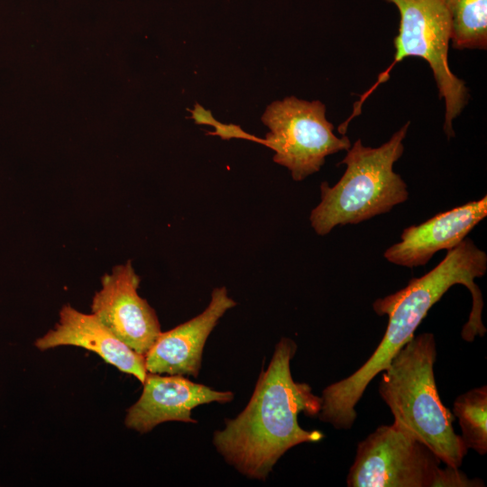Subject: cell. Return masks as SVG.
<instances>
[{
  "label": "cell",
  "mask_w": 487,
  "mask_h": 487,
  "mask_svg": "<svg viewBox=\"0 0 487 487\" xmlns=\"http://www.w3.org/2000/svg\"><path fill=\"white\" fill-rule=\"evenodd\" d=\"M235 306L225 287L214 289L211 300L202 313L161 333L144 355L147 372L197 378L207 337L224 314Z\"/></svg>",
  "instance_id": "30bf717a"
},
{
  "label": "cell",
  "mask_w": 487,
  "mask_h": 487,
  "mask_svg": "<svg viewBox=\"0 0 487 487\" xmlns=\"http://www.w3.org/2000/svg\"><path fill=\"white\" fill-rule=\"evenodd\" d=\"M487 271V254L473 240L465 238L447 250L445 258L430 271L414 278L399 291L376 299L372 308L389 317L385 334L369 359L351 375L326 386L321 395L318 418L336 429H350L355 419V406L372 380L381 373L395 354L414 336L429 309L454 285L462 284L472 295V309L462 329L464 340L483 336V299L474 282Z\"/></svg>",
  "instance_id": "6da1fadb"
},
{
  "label": "cell",
  "mask_w": 487,
  "mask_h": 487,
  "mask_svg": "<svg viewBox=\"0 0 487 487\" xmlns=\"http://www.w3.org/2000/svg\"><path fill=\"white\" fill-rule=\"evenodd\" d=\"M409 124L377 148L366 147L358 139L346 151L339 162L346 166L344 175L332 187L321 183V201L311 211L310 224L317 234L385 214L408 199L407 184L393 165L403 154Z\"/></svg>",
  "instance_id": "277c9868"
},
{
  "label": "cell",
  "mask_w": 487,
  "mask_h": 487,
  "mask_svg": "<svg viewBox=\"0 0 487 487\" xmlns=\"http://www.w3.org/2000/svg\"><path fill=\"white\" fill-rule=\"evenodd\" d=\"M139 284L131 261L115 266L102 277L91 310L117 338L145 355L161 330L155 310L137 292Z\"/></svg>",
  "instance_id": "ba28073f"
},
{
  "label": "cell",
  "mask_w": 487,
  "mask_h": 487,
  "mask_svg": "<svg viewBox=\"0 0 487 487\" xmlns=\"http://www.w3.org/2000/svg\"><path fill=\"white\" fill-rule=\"evenodd\" d=\"M400 13L398 35L393 43L395 55L391 65L381 73L376 83L354 103L352 115L338 130L345 133L348 124L360 114L368 96L389 78L392 68L408 57L425 60L433 73L439 98L445 100L444 131L448 138L455 136L453 121L462 113L469 99L464 81L450 69L448 49L450 20L443 0H386Z\"/></svg>",
  "instance_id": "8992f818"
},
{
  "label": "cell",
  "mask_w": 487,
  "mask_h": 487,
  "mask_svg": "<svg viewBox=\"0 0 487 487\" xmlns=\"http://www.w3.org/2000/svg\"><path fill=\"white\" fill-rule=\"evenodd\" d=\"M296 351V343L282 337L246 407L213 434L219 455L248 478L264 481L288 450L325 437L321 431L306 430L299 424L301 412L317 416L322 401L308 383L293 380L290 362Z\"/></svg>",
  "instance_id": "7a4b0ae2"
},
{
  "label": "cell",
  "mask_w": 487,
  "mask_h": 487,
  "mask_svg": "<svg viewBox=\"0 0 487 487\" xmlns=\"http://www.w3.org/2000/svg\"><path fill=\"white\" fill-rule=\"evenodd\" d=\"M486 216L487 196H484L405 228L400 242L389 247L383 256L400 266L425 265L438 251L457 246Z\"/></svg>",
  "instance_id": "8fae6325"
},
{
  "label": "cell",
  "mask_w": 487,
  "mask_h": 487,
  "mask_svg": "<svg viewBox=\"0 0 487 487\" xmlns=\"http://www.w3.org/2000/svg\"><path fill=\"white\" fill-rule=\"evenodd\" d=\"M142 392L126 412L124 425L145 434L167 421L196 423L191 411L198 406L230 402L231 391H220L191 381L182 375L147 372Z\"/></svg>",
  "instance_id": "9c48e42d"
},
{
  "label": "cell",
  "mask_w": 487,
  "mask_h": 487,
  "mask_svg": "<svg viewBox=\"0 0 487 487\" xmlns=\"http://www.w3.org/2000/svg\"><path fill=\"white\" fill-rule=\"evenodd\" d=\"M450 20V41L457 50H486L487 0H443Z\"/></svg>",
  "instance_id": "4fadbf2b"
},
{
  "label": "cell",
  "mask_w": 487,
  "mask_h": 487,
  "mask_svg": "<svg viewBox=\"0 0 487 487\" xmlns=\"http://www.w3.org/2000/svg\"><path fill=\"white\" fill-rule=\"evenodd\" d=\"M425 444L393 422L381 425L357 446L348 487H479L459 468L446 465Z\"/></svg>",
  "instance_id": "5b68a950"
},
{
  "label": "cell",
  "mask_w": 487,
  "mask_h": 487,
  "mask_svg": "<svg viewBox=\"0 0 487 487\" xmlns=\"http://www.w3.org/2000/svg\"><path fill=\"white\" fill-rule=\"evenodd\" d=\"M65 345L92 351L106 363L134 376L142 383L146 378L144 355L117 338L94 314L80 312L69 304L60 308L55 326L34 342L40 351Z\"/></svg>",
  "instance_id": "7c38bea8"
},
{
  "label": "cell",
  "mask_w": 487,
  "mask_h": 487,
  "mask_svg": "<svg viewBox=\"0 0 487 487\" xmlns=\"http://www.w3.org/2000/svg\"><path fill=\"white\" fill-rule=\"evenodd\" d=\"M435 335H414L381 372L379 393L394 421L425 444L446 465L459 468L467 453L441 401L434 373Z\"/></svg>",
  "instance_id": "3957f363"
},
{
  "label": "cell",
  "mask_w": 487,
  "mask_h": 487,
  "mask_svg": "<svg viewBox=\"0 0 487 487\" xmlns=\"http://www.w3.org/2000/svg\"><path fill=\"white\" fill-rule=\"evenodd\" d=\"M453 412L458 418L462 440L467 449L479 455L487 453V387L472 389L454 401Z\"/></svg>",
  "instance_id": "5bb4252c"
},
{
  "label": "cell",
  "mask_w": 487,
  "mask_h": 487,
  "mask_svg": "<svg viewBox=\"0 0 487 487\" xmlns=\"http://www.w3.org/2000/svg\"><path fill=\"white\" fill-rule=\"evenodd\" d=\"M262 120L270 132L257 142L273 150V161L289 170L296 181L318 171L326 156L352 145L345 134L333 133L326 106L318 100L285 97L268 106Z\"/></svg>",
  "instance_id": "52a82bcc"
}]
</instances>
